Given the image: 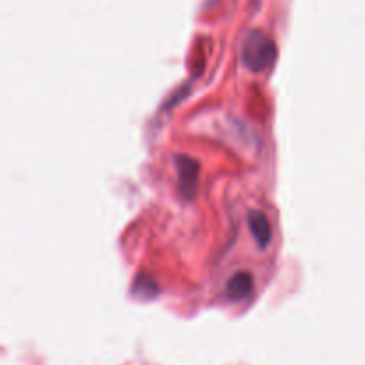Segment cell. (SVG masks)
<instances>
[{"label":"cell","mask_w":365,"mask_h":365,"mask_svg":"<svg viewBox=\"0 0 365 365\" xmlns=\"http://www.w3.org/2000/svg\"><path fill=\"white\" fill-rule=\"evenodd\" d=\"M242 63L255 73L267 71L277 61V45L267 34L253 31L246 36L242 43Z\"/></svg>","instance_id":"1"},{"label":"cell","mask_w":365,"mask_h":365,"mask_svg":"<svg viewBox=\"0 0 365 365\" xmlns=\"http://www.w3.org/2000/svg\"><path fill=\"white\" fill-rule=\"evenodd\" d=\"M175 164H177V173L178 182H180L182 195H184L185 200H192V196H195L196 192V185H198V163L187 155H178L177 159H175Z\"/></svg>","instance_id":"2"},{"label":"cell","mask_w":365,"mask_h":365,"mask_svg":"<svg viewBox=\"0 0 365 365\" xmlns=\"http://www.w3.org/2000/svg\"><path fill=\"white\" fill-rule=\"evenodd\" d=\"M248 225H250V232H252L253 239L259 245L260 250L267 248L273 239V230H271V225L267 221V217L264 216L262 212L259 210H252L248 214Z\"/></svg>","instance_id":"3"},{"label":"cell","mask_w":365,"mask_h":365,"mask_svg":"<svg viewBox=\"0 0 365 365\" xmlns=\"http://www.w3.org/2000/svg\"><path fill=\"white\" fill-rule=\"evenodd\" d=\"M253 292V278L246 271H239L228 280L227 284V296L232 302H241L252 296Z\"/></svg>","instance_id":"4"},{"label":"cell","mask_w":365,"mask_h":365,"mask_svg":"<svg viewBox=\"0 0 365 365\" xmlns=\"http://www.w3.org/2000/svg\"><path fill=\"white\" fill-rule=\"evenodd\" d=\"M134 292H138L139 296H146V298H155L157 294V285L152 278L148 277H139L138 282L134 284Z\"/></svg>","instance_id":"5"}]
</instances>
